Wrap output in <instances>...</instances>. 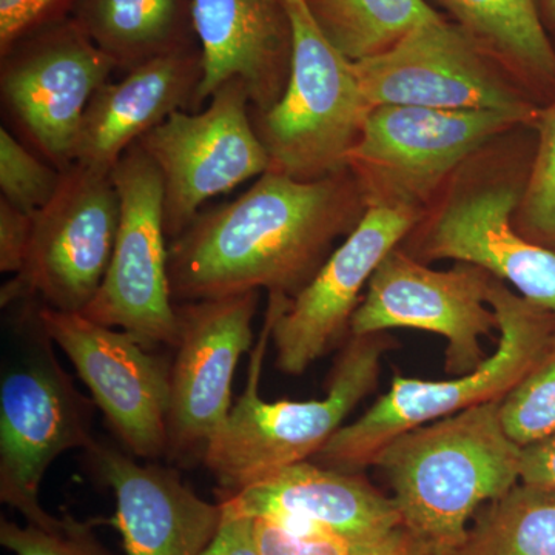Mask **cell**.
Instances as JSON below:
<instances>
[{"label": "cell", "instance_id": "obj_1", "mask_svg": "<svg viewBox=\"0 0 555 555\" xmlns=\"http://www.w3.org/2000/svg\"><path fill=\"white\" fill-rule=\"evenodd\" d=\"M349 169L317 181L269 170L240 198L201 211L169 243L175 305L259 292L294 298L366 214Z\"/></svg>", "mask_w": 555, "mask_h": 555}, {"label": "cell", "instance_id": "obj_2", "mask_svg": "<svg viewBox=\"0 0 555 555\" xmlns=\"http://www.w3.org/2000/svg\"><path fill=\"white\" fill-rule=\"evenodd\" d=\"M478 404L397 437L374 466L393 491L401 525L427 555H455L478 511L520 483L521 448Z\"/></svg>", "mask_w": 555, "mask_h": 555}, {"label": "cell", "instance_id": "obj_3", "mask_svg": "<svg viewBox=\"0 0 555 555\" xmlns=\"http://www.w3.org/2000/svg\"><path fill=\"white\" fill-rule=\"evenodd\" d=\"M284 297L269 295L264 324L248 363L246 389L204 454V466L218 481L222 494L238 492L284 467L315 456L341 429L350 412L374 392L383 357L393 346L386 332L350 335L323 400L264 401L259 396V379Z\"/></svg>", "mask_w": 555, "mask_h": 555}, {"label": "cell", "instance_id": "obj_4", "mask_svg": "<svg viewBox=\"0 0 555 555\" xmlns=\"http://www.w3.org/2000/svg\"><path fill=\"white\" fill-rule=\"evenodd\" d=\"M93 406L80 396L54 352L38 308L11 324L0 372V500L25 521L60 525L40 505V485L54 460L94 443Z\"/></svg>", "mask_w": 555, "mask_h": 555}, {"label": "cell", "instance_id": "obj_5", "mask_svg": "<svg viewBox=\"0 0 555 555\" xmlns=\"http://www.w3.org/2000/svg\"><path fill=\"white\" fill-rule=\"evenodd\" d=\"M488 302L499 321L494 353L470 374L448 382L396 374L392 386L360 418L343 426L315 455L345 473L374 466L397 437L478 404L503 400L545 357L555 339V318L492 276Z\"/></svg>", "mask_w": 555, "mask_h": 555}, {"label": "cell", "instance_id": "obj_6", "mask_svg": "<svg viewBox=\"0 0 555 555\" xmlns=\"http://www.w3.org/2000/svg\"><path fill=\"white\" fill-rule=\"evenodd\" d=\"M294 28V57L283 98L251 115L270 170L317 181L347 169L372 105L347 60L317 27L305 0H284Z\"/></svg>", "mask_w": 555, "mask_h": 555}, {"label": "cell", "instance_id": "obj_7", "mask_svg": "<svg viewBox=\"0 0 555 555\" xmlns=\"http://www.w3.org/2000/svg\"><path fill=\"white\" fill-rule=\"evenodd\" d=\"M524 119L495 109L372 108L347 159L367 207L425 208L456 171Z\"/></svg>", "mask_w": 555, "mask_h": 555}, {"label": "cell", "instance_id": "obj_8", "mask_svg": "<svg viewBox=\"0 0 555 555\" xmlns=\"http://www.w3.org/2000/svg\"><path fill=\"white\" fill-rule=\"evenodd\" d=\"M119 196V228L100 291L82 315L120 328L147 349L179 341L164 224L163 175L141 145H131L109 175Z\"/></svg>", "mask_w": 555, "mask_h": 555}, {"label": "cell", "instance_id": "obj_9", "mask_svg": "<svg viewBox=\"0 0 555 555\" xmlns=\"http://www.w3.org/2000/svg\"><path fill=\"white\" fill-rule=\"evenodd\" d=\"M109 175L73 164L49 206L35 215L27 261L0 292L9 309L38 298L42 308L82 312L100 291L119 228Z\"/></svg>", "mask_w": 555, "mask_h": 555}, {"label": "cell", "instance_id": "obj_10", "mask_svg": "<svg viewBox=\"0 0 555 555\" xmlns=\"http://www.w3.org/2000/svg\"><path fill=\"white\" fill-rule=\"evenodd\" d=\"M248 109L246 87L229 80L211 94L206 109H178L137 142L163 175L169 243L192 224L208 199L270 170Z\"/></svg>", "mask_w": 555, "mask_h": 555}, {"label": "cell", "instance_id": "obj_11", "mask_svg": "<svg viewBox=\"0 0 555 555\" xmlns=\"http://www.w3.org/2000/svg\"><path fill=\"white\" fill-rule=\"evenodd\" d=\"M353 69L372 107L495 109L537 122V112L513 78L447 16L426 22L396 47Z\"/></svg>", "mask_w": 555, "mask_h": 555}, {"label": "cell", "instance_id": "obj_12", "mask_svg": "<svg viewBox=\"0 0 555 555\" xmlns=\"http://www.w3.org/2000/svg\"><path fill=\"white\" fill-rule=\"evenodd\" d=\"M491 280V273L467 262L434 270L403 248H393L369 281L349 334L363 337L392 328L433 332L447 339L449 374H470L488 358L481 339L499 328L488 302Z\"/></svg>", "mask_w": 555, "mask_h": 555}, {"label": "cell", "instance_id": "obj_13", "mask_svg": "<svg viewBox=\"0 0 555 555\" xmlns=\"http://www.w3.org/2000/svg\"><path fill=\"white\" fill-rule=\"evenodd\" d=\"M39 317L129 454L166 456L171 363L127 332L82 313L39 306Z\"/></svg>", "mask_w": 555, "mask_h": 555}, {"label": "cell", "instance_id": "obj_14", "mask_svg": "<svg viewBox=\"0 0 555 555\" xmlns=\"http://www.w3.org/2000/svg\"><path fill=\"white\" fill-rule=\"evenodd\" d=\"M259 292L177 305L179 341L170 369L167 459H204L232 411L241 356L254 345Z\"/></svg>", "mask_w": 555, "mask_h": 555}, {"label": "cell", "instance_id": "obj_15", "mask_svg": "<svg viewBox=\"0 0 555 555\" xmlns=\"http://www.w3.org/2000/svg\"><path fill=\"white\" fill-rule=\"evenodd\" d=\"M451 184L426 219L420 257L477 266L555 318V251L514 228L524 185L500 173L460 177Z\"/></svg>", "mask_w": 555, "mask_h": 555}, {"label": "cell", "instance_id": "obj_16", "mask_svg": "<svg viewBox=\"0 0 555 555\" xmlns=\"http://www.w3.org/2000/svg\"><path fill=\"white\" fill-rule=\"evenodd\" d=\"M115 68L75 21L65 22L3 54V104L33 145L64 171L75 164L91 98Z\"/></svg>", "mask_w": 555, "mask_h": 555}, {"label": "cell", "instance_id": "obj_17", "mask_svg": "<svg viewBox=\"0 0 555 555\" xmlns=\"http://www.w3.org/2000/svg\"><path fill=\"white\" fill-rule=\"evenodd\" d=\"M423 215L412 208L367 207L308 286L281 302L272 328L278 371L305 374L339 345L375 270L414 232Z\"/></svg>", "mask_w": 555, "mask_h": 555}, {"label": "cell", "instance_id": "obj_18", "mask_svg": "<svg viewBox=\"0 0 555 555\" xmlns=\"http://www.w3.org/2000/svg\"><path fill=\"white\" fill-rule=\"evenodd\" d=\"M203 79L196 107L229 80L244 83L255 113L283 98L294 57V28L284 0H192Z\"/></svg>", "mask_w": 555, "mask_h": 555}, {"label": "cell", "instance_id": "obj_19", "mask_svg": "<svg viewBox=\"0 0 555 555\" xmlns=\"http://www.w3.org/2000/svg\"><path fill=\"white\" fill-rule=\"evenodd\" d=\"M87 454L115 495L112 524L126 555H201L224 518L221 503L201 499L173 470L139 465L126 452L94 441Z\"/></svg>", "mask_w": 555, "mask_h": 555}, {"label": "cell", "instance_id": "obj_20", "mask_svg": "<svg viewBox=\"0 0 555 555\" xmlns=\"http://www.w3.org/2000/svg\"><path fill=\"white\" fill-rule=\"evenodd\" d=\"M225 514L272 518L292 528L363 542L401 525L392 496L357 473L301 462L232 494H221Z\"/></svg>", "mask_w": 555, "mask_h": 555}, {"label": "cell", "instance_id": "obj_21", "mask_svg": "<svg viewBox=\"0 0 555 555\" xmlns=\"http://www.w3.org/2000/svg\"><path fill=\"white\" fill-rule=\"evenodd\" d=\"M201 79V51L184 47L130 69L119 82L104 83L80 124L75 164L112 175L124 153L171 113L196 108Z\"/></svg>", "mask_w": 555, "mask_h": 555}, {"label": "cell", "instance_id": "obj_22", "mask_svg": "<svg viewBox=\"0 0 555 555\" xmlns=\"http://www.w3.org/2000/svg\"><path fill=\"white\" fill-rule=\"evenodd\" d=\"M511 78L555 86V50L535 0H436Z\"/></svg>", "mask_w": 555, "mask_h": 555}, {"label": "cell", "instance_id": "obj_23", "mask_svg": "<svg viewBox=\"0 0 555 555\" xmlns=\"http://www.w3.org/2000/svg\"><path fill=\"white\" fill-rule=\"evenodd\" d=\"M184 0H79L76 24L116 67L184 49Z\"/></svg>", "mask_w": 555, "mask_h": 555}, {"label": "cell", "instance_id": "obj_24", "mask_svg": "<svg viewBox=\"0 0 555 555\" xmlns=\"http://www.w3.org/2000/svg\"><path fill=\"white\" fill-rule=\"evenodd\" d=\"M324 38L360 62L396 47L426 22L443 17L426 0H305Z\"/></svg>", "mask_w": 555, "mask_h": 555}, {"label": "cell", "instance_id": "obj_25", "mask_svg": "<svg viewBox=\"0 0 555 555\" xmlns=\"http://www.w3.org/2000/svg\"><path fill=\"white\" fill-rule=\"evenodd\" d=\"M455 555H555V491L520 481L486 503Z\"/></svg>", "mask_w": 555, "mask_h": 555}, {"label": "cell", "instance_id": "obj_26", "mask_svg": "<svg viewBox=\"0 0 555 555\" xmlns=\"http://www.w3.org/2000/svg\"><path fill=\"white\" fill-rule=\"evenodd\" d=\"M539 145L520 204L514 215L518 233L555 251V101L537 119Z\"/></svg>", "mask_w": 555, "mask_h": 555}, {"label": "cell", "instance_id": "obj_27", "mask_svg": "<svg viewBox=\"0 0 555 555\" xmlns=\"http://www.w3.org/2000/svg\"><path fill=\"white\" fill-rule=\"evenodd\" d=\"M500 420L507 437L525 448L555 433V339L545 357L503 400Z\"/></svg>", "mask_w": 555, "mask_h": 555}, {"label": "cell", "instance_id": "obj_28", "mask_svg": "<svg viewBox=\"0 0 555 555\" xmlns=\"http://www.w3.org/2000/svg\"><path fill=\"white\" fill-rule=\"evenodd\" d=\"M62 175L36 158L5 127L0 129V198L35 217L56 195Z\"/></svg>", "mask_w": 555, "mask_h": 555}, {"label": "cell", "instance_id": "obj_29", "mask_svg": "<svg viewBox=\"0 0 555 555\" xmlns=\"http://www.w3.org/2000/svg\"><path fill=\"white\" fill-rule=\"evenodd\" d=\"M0 543L14 555H112L94 534L93 521L72 516L50 529L2 520Z\"/></svg>", "mask_w": 555, "mask_h": 555}, {"label": "cell", "instance_id": "obj_30", "mask_svg": "<svg viewBox=\"0 0 555 555\" xmlns=\"http://www.w3.org/2000/svg\"><path fill=\"white\" fill-rule=\"evenodd\" d=\"M259 555H350L356 542L323 531L292 528L272 520L254 518Z\"/></svg>", "mask_w": 555, "mask_h": 555}, {"label": "cell", "instance_id": "obj_31", "mask_svg": "<svg viewBox=\"0 0 555 555\" xmlns=\"http://www.w3.org/2000/svg\"><path fill=\"white\" fill-rule=\"evenodd\" d=\"M35 217L0 198V270L17 273L24 269L30 248Z\"/></svg>", "mask_w": 555, "mask_h": 555}, {"label": "cell", "instance_id": "obj_32", "mask_svg": "<svg viewBox=\"0 0 555 555\" xmlns=\"http://www.w3.org/2000/svg\"><path fill=\"white\" fill-rule=\"evenodd\" d=\"M62 0H0V49L9 53L33 28L56 9Z\"/></svg>", "mask_w": 555, "mask_h": 555}, {"label": "cell", "instance_id": "obj_33", "mask_svg": "<svg viewBox=\"0 0 555 555\" xmlns=\"http://www.w3.org/2000/svg\"><path fill=\"white\" fill-rule=\"evenodd\" d=\"M201 555H259L254 518L225 514L217 535Z\"/></svg>", "mask_w": 555, "mask_h": 555}, {"label": "cell", "instance_id": "obj_34", "mask_svg": "<svg viewBox=\"0 0 555 555\" xmlns=\"http://www.w3.org/2000/svg\"><path fill=\"white\" fill-rule=\"evenodd\" d=\"M520 481L555 491V433L521 448Z\"/></svg>", "mask_w": 555, "mask_h": 555}, {"label": "cell", "instance_id": "obj_35", "mask_svg": "<svg viewBox=\"0 0 555 555\" xmlns=\"http://www.w3.org/2000/svg\"><path fill=\"white\" fill-rule=\"evenodd\" d=\"M350 555H427L403 525L358 542Z\"/></svg>", "mask_w": 555, "mask_h": 555}, {"label": "cell", "instance_id": "obj_36", "mask_svg": "<svg viewBox=\"0 0 555 555\" xmlns=\"http://www.w3.org/2000/svg\"><path fill=\"white\" fill-rule=\"evenodd\" d=\"M535 3L547 35L553 33L555 36V0H535Z\"/></svg>", "mask_w": 555, "mask_h": 555}]
</instances>
